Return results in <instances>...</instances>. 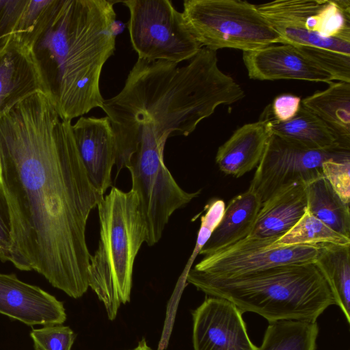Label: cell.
Instances as JSON below:
<instances>
[{
    "label": "cell",
    "mask_w": 350,
    "mask_h": 350,
    "mask_svg": "<svg viewBox=\"0 0 350 350\" xmlns=\"http://www.w3.org/2000/svg\"><path fill=\"white\" fill-rule=\"evenodd\" d=\"M72 123L37 92L0 117V192L10 224L8 261L77 299L88 291L85 237L103 196L92 185Z\"/></svg>",
    "instance_id": "6da1fadb"
},
{
    "label": "cell",
    "mask_w": 350,
    "mask_h": 350,
    "mask_svg": "<svg viewBox=\"0 0 350 350\" xmlns=\"http://www.w3.org/2000/svg\"><path fill=\"white\" fill-rule=\"evenodd\" d=\"M245 96L218 66L215 51L202 47L183 66L138 58L121 91L101 109L115 136L116 176L139 149H164L168 137L188 136L221 105Z\"/></svg>",
    "instance_id": "7a4b0ae2"
},
{
    "label": "cell",
    "mask_w": 350,
    "mask_h": 350,
    "mask_svg": "<svg viewBox=\"0 0 350 350\" xmlns=\"http://www.w3.org/2000/svg\"><path fill=\"white\" fill-rule=\"evenodd\" d=\"M112 0H53L32 46L59 117L82 116L104 101L103 66L116 50Z\"/></svg>",
    "instance_id": "3957f363"
},
{
    "label": "cell",
    "mask_w": 350,
    "mask_h": 350,
    "mask_svg": "<svg viewBox=\"0 0 350 350\" xmlns=\"http://www.w3.org/2000/svg\"><path fill=\"white\" fill-rule=\"evenodd\" d=\"M186 280L211 297L227 299L242 314L254 312L269 323L317 322L328 307L336 305L314 262L277 266L232 278L210 276L190 268Z\"/></svg>",
    "instance_id": "277c9868"
},
{
    "label": "cell",
    "mask_w": 350,
    "mask_h": 350,
    "mask_svg": "<svg viewBox=\"0 0 350 350\" xmlns=\"http://www.w3.org/2000/svg\"><path fill=\"white\" fill-rule=\"evenodd\" d=\"M98 245L90 256L88 286L104 304L109 320L130 301L135 258L146 242L148 229L135 191L112 187L99 200Z\"/></svg>",
    "instance_id": "5b68a950"
},
{
    "label": "cell",
    "mask_w": 350,
    "mask_h": 350,
    "mask_svg": "<svg viewBox=\"0 0 350 350\" xmlns=\"http://www.w3.org/2000/svg\"><path fill=\"white\" fill-rule=\"evenodd\" d=\"M185 23L202 47L249 51L284 44L256 5L241 0H185Z\"/></svg>",
    "instance_id": "8992f818"
},
{
    "label": "cell",
    "mask_w": 350,
    "mask_h": 350,
    "mask_svg": "<svg viewBox=\"0 0 350 350\" xmlns=\"http://www.w3.org/2000/svg\"><path fill=\"white\" fill-rule=\"evenodd\" d=\"M256 7L284 44L350 55L349 0H277Z\"/></svg>",
    "instance_id": "52a82bcc"
},
{
    "label": "cell",
    "mask_w": 350,
    "mask_h": 350,
    "mask_svg": "<svg viewBox=\"0 0 350 350\" xmlns=\"http://www.w3.org/2000/svg\"><path fill=\"white\" fill-rule=\"evenodd\" d=\"M128 29L138 58L179 64L202 46L189 31L183 14L170 0H126Z\"/></svg>",
    "instance_id": "ba28073f"
},
{
    "label": "cell",
    "mask_w": 350,
    "mask_h": 350,
    "mask_svg": "<svg viewBox=\"0 0 350 350\" xmlns=\"http://www.w3.org/2000/svg\"><path fill=\"white\" fill-rule=\"evenodd\" d=\"M347 157L350 150H310L272 134L247 190L262 203L288 183L295 180L307 183L323 176L324 161Z\"/></svg>",
    "instance_id": "9c48e42d"
},
{
    "label": "cell",
    "mask_w": 350,
    "mask_h": 350,
    "mask_svg": "<svg viewBox=\"0 0 350 350\" xmlns=\"http://www.w3.org/2000/svg\"><path fill=\"white\" fill-rule=\"evenodd\" d=\"M280 237H247L236 243L204 256L193 268L204 275L232 278L271 267L314 262L319 245H282Z\"/></svg>",
    "instance_id": "30bf717a"
},
{
    "label": "cell",
    "mask_w": 350,
    "mask_h": 350,
    "mask_svg": "<svg viewBox=\"0 0 350 350\" xmlns=\"http://www.w3.org/2000/svg\"><path fill=\"white\" fill-rule=\"evenodd\" d=\"M242 313L227 299L209 297L192 312L194 350H258Z\"/></svg>",
    "instance_id": "8fae6325"
},
{
    "label": "cell",
    "mask_w": 350,
    "mask_h": 350,
    "mask_svg": "<svg viewBox=\"0 0 350 350\" xmlns=\"http://www.w3.org/2000/svg\"><path fill=\"white\" fill-rule=\"evenodd\" d=\"M48 89L33 46L18 35L0 40V117L31 94Z\"/></svg>",
    "instance_id": "7c38bea8"
},
{
    "label": "cell",
    "mask_w": 350,
    "mask_h": 350,
    "mask_svg": "<svg viewBox=\"0 0 350 350\" xmlns=\"http://www.w3.org/2000/svg\"><path fill=\"white\" fill-rule=\"evenodd\" d=\"M0 314L30 326L59 325L66 319L62 301L14 273H0Z\"/></svg>",
    "instance_id": "4fadbf2b"
},
{
    "label": "cell",
    "mask_w": 350,
    "mask_h": 350,
    "mask_svg": "<svg viewBox=\"0 0 350 350\" xmlns=\"http://www.w3.org/2000/svg\"><path fill=\"white\" fill-rule=\"evenodd\" d=\"M76 145L88 178L101 196L112 187L116 165V141L107 116H81L72 126Z\"/></svg>",
    "instance_id": "5bb4252c"
},
{
    "label": "cell",
    "mask_w": 350,
    "mask_h": 350,
    "mask_svg": "<svg viewBox=\"0 0 350 350\" xmlns=\"http://www.w3.org/2000/svg\"><path fill=\"white\" fill-rule=\"evenodd\" d=\"M243 60L252 79H297L328 84L334 81L332 75L289 44H273L243 51Z\"/></svg>",
    "instance_id": "9a60e30c"
},
{
    "label": "cell",
    "mask_w": 350,
    "mask_h": 350,
    "mask_svg": "<svg viewBox=\"0 0 350 350\" xmlns=\"http://www.w3.org/2000/svg\"><path fill=\"white\" fill-rule=\"evenodd\" d=\"M271 135L269 111L265 118L239 127L217 150L215 162L219 169L235 178L254 170Z\"/></svg>",
    "instance_id": "2e32d148"
},
{
    "label": "cell",
    "mask_w": 350,
    "mask_h": 350,
    "mask_svg": "<svg viewBox=\"0 0 350 350\" xmlns=\"http://www.w3.org/2000/svg\"><path fill=\"white\" fill-rule=\"evenodd\" d=\"M306 209V183L301 180L288 183L261 204L248 237H281L298 222Z\"/></svg>",
    "instance_id": "e0dca14e"
},
{
    "label": "cell",
    "mask_w": 350,
    "mask_h": 350,
    "mask_svg": "<svg viewBox=\"0 0 350 350\" xmlns=\"http://www.w3.org/2000/svg\"><path fill=\"white\" fill-rule=\"evenodd\" d=\"M261 204L259 198L248 190L233 198L199 254L209 255L247 238L252 230Z\"/></svg>",
    "instance_id": "ac0fdd59"
},
{
    "label": "cell",
    "mask_w": 350,
    "mask_h": 350,
    "mask_svg": "<svg viewBox=\"0 0 350 350\" xmlns=\"http://www.w3.org/2000/svg\"><path fill=\"white\" fill-rule=\"evenodd\" d=\"M332 131L340 148L350 150V83L332 82L301 100Z\"/></svg>",
    "instance_id": "d6986e66"
},
{
    "label": "cell",
    "mask_w": 350,
    "mask_h": 350,
    "mask_svg": "<svg viewBox=\"0 0 350 350\" xmlns=\"http://www.w3.org/2000/svg\"><path fill=\"white\" fill-rule=\"evenodd\" d=\"M269 119L272 134L304 148L316 150L342 149L325 124L302 105L288 121Z\"/></svg>",
    "instance_id": "ffe728a7"
},
{
    "label": "cell",
    "mask_w": 350,
    "mask_h": 350,
    "mask_svg": "<svg viewBox=\"0 0 350 350\" xmlns=\"http://www.w3.org/2000/svg\"><path fill=\"white\" fill-rule=\"evenodd\" d=\"M314 263L326 280L336 305L350 323V245L323 243Z\"/></svg>",
    "instance_id": "44dd1931"
},
{
    "label": "cell",
    "mask_w": 350,
    "mask_h": 350,
    "mask_svg": "<svg viewBox=\"0 0 350 350\" xmlns=\"http://www.w3.org/2000/svg\"><path fill=\"white\" fill-rule=\"evenodd\" d=\"M307 210L334 231L350 238L349 204L345 203L324 176L306 183Z\"/></svg>",
    "instance_id": "7402d4cb"
},
{
    "label": "cell",
    "mask_w": 350,
    "mask_h": 350,
    "mask_svg": "<svg viewBox=\"0 0 350 350\" xmlns=\"http://www.w3.org/2000/svg\"><path fill=\"white\" fill-rule=\"evenodd\" d=\"M318 334L317 322H269L258 350H316Z\"/></svg>",
    "instance_id": "603a6c76"
},
{
    "label": "cell",
    "mask_w": 350,
    "mask_h": 350,
    "mask_svg": "<svg viewBox=\"0 0 350 350\" xmlns=\"http://www.w3.org/2000/svg\"><path fill=\"white\" fill-rule=\"evenodd\" d=\"M277 242L282 245H350V238L334 231L306 209L298 222L280 237Z\"/></svg>",
    "instance_id": "cb8c5ba5"
},
{
    "label": "cell",
    "mask_w": 350,
    "mask_h": 350,
    "mask_svg": "<svg viewBox=\"0 0 350 350\" xmlns=\"http://www.w3.org/2000/svg\"><path fill=\"white\" fill-rule=\"evenodd\" d=\"M295 46L320 68L332 75L334 81L350 83V55L325 49Z\"/></svg>",
    "instance_id": "d4e9b609"
},
{
    "label": "cell",
    "mask_w": 350,
    "mask_h": 350,
    "mask_svg": "<svg viewBox=\"0 0 350 350\" xmlns=\"http://www.w3.org/2000/svg\"><path fill=\"white\" fill-rule=\"evenodd\" d=\"M30 336L35 350H71L75 339L74 332L62 324L33 329Z\"/></svg>",
    "instance_id": "484cf974"
},
{
    "label": "cell",
    "mask_w": 350,
    "mask_h": 350,
    "mask_svg": "<svg viewBox=\"0 0 350 350\" xmlns=\"http://www.w3.org/2000/svg\"><path fill=\"white\" fill-rule=\"evenodd\" d=\"M323 176L347 204L350 202V157L331 159L322 164Z\"/></svg>",
    "instance_id": "4316f807"
},
{
    "label": "cell",
    "mask_w": 350,
    "mask_h": 350,
    "mask_svg": "<svg viewBox=\"0 0 350 350\" xmlns=\"http://www.w3.org/2000/svg\"><path fill=\"white\" fill-rule=\"evenodd\" d=\"M28 0H0V40L15 34Z\"/></svg>",
    "instance_id": "83f0119b"
},
{
    "label": "cell",
    "mask_w": 350,
    "mask_h": 350,
    "mask_svg": "<svg viewBox=\"0 0 350 350\" xmlns=\"http://www.w3.org/2000/svg\"><path fill=\"white\" fill-rule=\"evenodd\" d=\"M301 105L300 97L292 94H282L276 96L272 104L273 118L279 122L291 120L298 112Z\"/></svg>",
    "instance_id": "f1b7e54d"
},
{
    "label": "cell",
    "mask_w": 350,
    "mask_h": 350,
    "mask_svg": "<svg viewBox=\"0 0 350 350\" xmlns=\"http://www.w3.org/2000/svg\"><path fill=\"white\" fill-rule=\"evenodd\" d=\"M10 247L9 218L3 196L0 192V260L8 261Z\"/></svg>",
    "instance_id": "f546056e"
},
{
    "label": "cell",
    "mask_w": 350,
    "mask_h": 350,
    "mask_svg": "<svg viewBox=\"0 0 350 350\" xmlns=\"http://www.w3.org/2000/svg\"><path fill=\"white\" fill-rule=\"evenodd\" d=\"M125 25L120 21L115 20L111 26V33L116 37L124 29Z\"/></svg>",
    "instance_id": "4dcf8cb0"
},
{
    "label": "cell",
    "mask_w": 350,
    "mask_h": 350,
    "mask_svg": "<svg viewBox=\"0 0 350 350\" xmlns=\"http://www.w3.org/2000/svg\"><path fill=\"white\" fill-rule=\"evenodd\" d=\"M131 350H152L147 344L146 340L143 338L138 342L137 346Z\"/></svg>",
    "instance_id": "1f68e13d"
}]
</instances>
